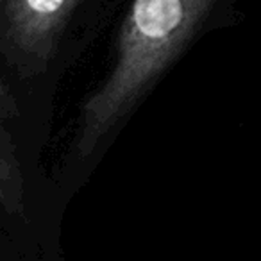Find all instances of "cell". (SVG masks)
<instances>
[{
    "mask_svg": "<svg viewBox=\"0 0 261 261\" xmlns=\"http://www.w3.org/2000/svg\"><path fill=\"white\" fill-rule=\"evenodd\" d=\"M225 0H133L116 38L115 63L86 98L73 154L88 160L175 61Z\"/></svg>",
    "mask_w": 261,
    "mask_h": 261,
    "instance_id": "obj_1",
    "label": "cell"
},
{
    "mask_svg": "<svg viewBox=\"0 0 261 261\" xmlns=\"http://www.w3.org/2000/svg\"><path fill=\"white\" fill-rule=\"evenodd\" d=\"M84 0H0V48L22 77L45 72Z\"/></svg>",
    "mask_w": 261,
    "mask_h": 261,
    "instance_id": "obj_2",
    "label": "cell"
},
{
    "mask_svg": "<svg viewBox=\"0 0 261 261\" xmlns=\"http://www.w3.org/2000/svg\"><path fill=\"white\" fill-rule=\"evenodd\" d=\"M18 115L15 97L11 95L9 84L2 83L0 91V120H2V130H0V202L2 210L8 217L20 218L23 215V175L22 165L18 158V147L9 129V122L15 120Z\"/></svg>",
    "mask_w": 261,
    "mask_h": 261,
    "instance_id": "obj_3",
    "label": "cell"
}]
</instances>
